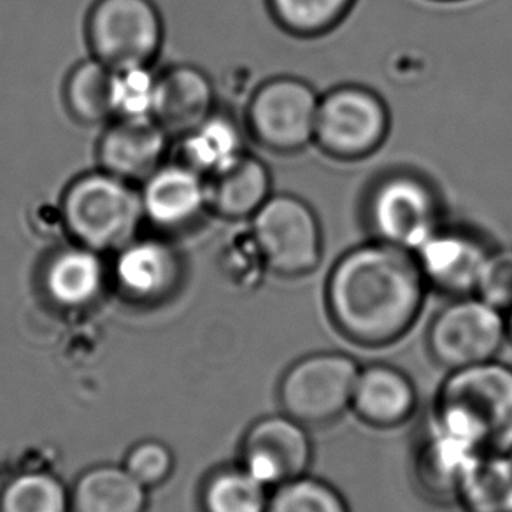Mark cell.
<instances>
[{"label":"cell","mask_w":512,"mask_h":512,"mask_svg":"<svg viewBox=\"0 0 512 512\" xmlns=\"http://www.w3.org/2000/svg\"><path fill=\"white\" fill-rule=\"evenodd\" d=\"M267 512H351V509L334 484L304 474L274 488Z\"/></svg>","instance_id":"obj_26"},{"label":"cell","mask_w":512,"mask_h":512,"mask_svg":"<svg viewBox=\"0 0 512 512\" xmlns=\"http://www.w3.org/2000/svg\"><path fill=\"white\" fill-rule=\"evenodd\" d=\"M174 462L171 451L164 444L155 441H146L137 444L127 456L125 470L136 481L146 486H157L164 483L171 474Z\"/></svg>","instance_id":"obj_31"},{"label":"cell","mask_w":512,"mask_h":512,"mask_svg":"<svg viewBox=\"0 0 512 512\" xmlns=\"http://www.w3.org/2000/svg\"><path fill=\"white\" fill-rule=\"evenodd\" d=\"M435 427L481 453L512 455V367L490 360L449 370L435 397Z\"/></svg>","instance_id":"obj_2"},{"label":"cell","mask_w":512,"mask_h":512,"mask_svg":"<svg viewBox=\"0 0 512 512\" xmlns=\"http://www.w3.org/2000/svg\"><path fill=\"white\" fill-rule=\"evenodd\" d=\"M144 218L162 228L188 227L209 207L207 179L183 162L162 164L141 190Z\"/></svg>","instance_id":"obj_14"},{"label":"cell","mask_w":512,"mask_h":512,"mask_svg":"<svg viewBox=\"0 0 512 512\" xmlns=\"http://www.w3.org/2000/svg\"><path fill=\"white\" fill-rule=\"evenodd\" d=\"M206 512H267V486L248 470L228 469L207 483Z\"/></svg>","instance_id":"obj_27"},{"label":"cell","mask_w":512,"mask_h":512,"mask_svg":"<svg viewBox=\"0 0 512 512\" xmlns=\"http://www.w3.org/2000/svg\"><path fill=\"white\" fill-rule=\"evenodd\" d=\"M60 214L72 239L97 253L118 251L132 241L144 218L141 192L106 171L76 179L65 192Z\"/></svg>","instance_id":"obj_4"},{"label":"cell","mask_w":512,"mask_h":512,"mask_svg":"<svg viewBox=\"0 0 512 512\" xmlns=\"http://www.w3.org/2000/svg\"><path fill=\"white\" fill-rule=\"evenodd\" d=\"M435 2H458V0H435Z\"/></svg>","instance_id":"obj_33"},{"label":"cell","mask_w":512,"mask_h":512,"mask_svg":"<svg viewBox=\"0 0 512 512\" xmlns=\"http://www.w3.org/2000/svg\"><path fill=\"white\" fill-rule=\"evenodd\" d=\"M479 453L434 425L414 456V479L421 493L435 502H455L458 484Z\"/></svg>","instance_id":"obj_18"},{"label":"cell","mask_w":512,"mask_h":512,"mask_svg":"<svg viewBox=\"0 0 512 512\" xmlns=\"http://www.w3.org/2000/svg\"><path fill=\"white\" fill-rule=\"evenodd\" d=\"M476 295L497 307L502 313L512 309V249L497 248L491 251L479 279Z\"/></svg>","instance_id":"obj_30"},{"label":"cell","mask_w":512,"mask_h":512,"mask_svg":"<svg viewBox=\"0 0 512 512\" xmlns=\"http://www.w3.org/2000/svg\"><path fill=\"white\" fill-rule=\"evenodd\" d=\"M111 81L113 69L97 58L76 65L65 83L69 111L83 123H102L114 118Z\"/></svg>","instance_id":"obj_25"},{"label":"cell","mask_w":512,"mask_h":512,"mask_svg":"<svg viewBox=\"0 0 512 512\" xmlns=\"http://www.w3.org/2000/svg\"><path fill=\"white\" fill-rule=\"evenodd\" d=\"M246 155L239 123L223 113H211L197 127L181 136L179 162L209 179L227 171Z\"/></svg>","instance_id":"obj_20"},{"label":"cell","mask_w":512,"mask_h":512,"mask_svg":"<svg viewBox=\"0 0 512 512\" xmlns=\"http://www.w3.org/2000/svg\"><path fill=\"white\" fill-rule=\"evenodd\" d=\"M356 0H267L274 22L290 36L314 39L337 29Z\"/></svg>","instance_id":"obj_24"},{"label":"cell","mask_w":512,"mask_h":512,"mask_svg":"<svg viewBox=\"0 0 512 512\" xmlns=\"http://www.w3.org/2000/svg\"><path fill=\"white\" fill-rule=\"evenodd\" d=\"M362 221L369 239L414 251L448 221L446 202L427 174L388 169L363 193Z\"/></svg>","instance_id":"obj_3"},{"label":"cell","mask_w":512,"mask_h":512,"mask_svg":"<svg viewBox=\"0 0 512 512\" xmlns=\"http://www.w3.org/2000/svg\"><path fill=\"white\" fill-rule=\"evenodd\" d=\"M214 88L206 72L176 65L157 76L153 120L167 134L185 136L213 113Z\"/></svg>","instance_id":"obj_16"},{"label":"cell","mask_w":512,"mask_h":512,"mask_svg":"<svg viewBox=\"0 0 512 512\" xmlns=\"http://www.w3.org/2000/svg\"><path fill=\"white\" fill-rule=\"evenodd\" d=\"M72 505L76 512H143L146 488L118 467H97L79 479Z\"/></svg>","instance_id":"obj_23"},{"label":"cell","mask_w":512,"mask_h":512,"mask_svg":"<svg viewBox=\"0 0 512 512\" xmlns=\"http://www.w3.org/2000/svg\"><path fill=\"white\" fill-rule=\"evenodd\" d=\"M505 337L512 344V309L505 313Z\"/></svg>","instance_id":"obj_32"},{"label":"cell","mask_w":512,"mask_h":512,"mask_svg":"<svg viewBox=\"0 0 512 512\" xmlns=\"http://www.w3.org/2000/svg\"><path fill=\"white\" fill-rule=\"evenodd\" d=\"M157 93V76L150 67L113 69L111 104L116 120H146L153 118Z\"/></svg>","instance_id":"obj_29"},{"label":"cell","mask_w":512,"mask_h":512,"mask_svg":"<svg viewBox=\"0 0 512 512\" xmlns=\"http://www.w3.org/2000/svg\"><path fill=\"white\" fill-rule=\"evenodd\" d=\"M392 111L381 93L360 83H342L320 93L314 146L335 162H360L383 148Z\"/></svg>","instance_id":"obj_5"},{"label":"cell","mask_w":512,"mask_h":512,"mask_svg":"<svg viewBox=\"0 0 512 512\" xmlns=\"http://www.w3.org/2000/svg\"><path fill=\"white\" fill-rule=\"evenodd\" d=\"M360 369L353 356L341 351L302 356L281 377L278 397L283 413L306 427L334 423L351 409Z\"/></svg>","instance_id":"obj_7"},{"label":"cell","mask_w":512,"mask_h":512,"mask_svg":"<svg viewBox=\"0 0 512 512\" xmlns=\"http://www.w3.org/2000/svg\"><path fill=\"white\" fill-rule=\"evenodd\" d=\"M418 409L413 379L390 363H370L356 377L351 411L372 428L402 427Z\"/></svg>","instance_id":"obj_13"},{"label":"cell","mask_w":512,"mask_h":512,"mask_svg":"<svg viewBox=\"0 0 512 512\" xmlns=\"http://www.w3.org/2000/svg\"><path fill=\"white\" fill-rule=\"evenodd\" d=\"M493 249L490 239L476 228L446 221L413 253L428 292L456 299L476 295Z\"/></svg>","instance_id":"obj_11"},{"label":"cell","mask_w":512,"mask_h":512,"mask_svg":"<svg viewBox=\"0 0 512 512\" xmlns=\"http://www.w3.org/2000/svg\"><path fill=\"white\" fill-rule=\"evenodd\" d=\"M209 207L227 220H251L272 193V176L264 160L246 153L227 171L207 179Z\"/></svg>","instance_id":"obj_19"},{"label":"cell","mask_w":512,"mask_h":512,"mask_svg":"<svg viewBox=\"0 0 512 512\" xmlns=\"http://www.w3.org/2000/svg\"><path fill=\"white\" fill-rule=\"evenodd\" d=\"M505 337V313L479 295L449 299L427 330V349L448 370L495 360Z\"/></svg>","instance_id":"obj_9"},{"label":"cell","mask_w":512,"mask_h":512,"mask_svg":"<svg viewBox=\"0 0 512 512\" xmlns=\"http://www.w3.org/2000/svg\"><path fill=\"white\" fill-rule=\"evenodd\" d=\"M320 92L307 79L283 74L251 93L246 125L251 137L276 155H297L314 144Z\"/></svg>","instance_id":"obj_8"},{"label":"cell","mask_w":512,"mask_h":512,"mask_svg":"<svg viewBox=\"0 0 512 512\" xmlns=\"http://www.w3.org/2000/svg\"><path fill=\"white\" fill-rule=\"evenodd\" d=\"M313 455L306 425L285 413L256 421L242 442V467L267 488L307 474Z\"/></svg>","instance_id":"obj_12"},{"label":"cell","mask_w":512,"mask_h":512,"mask_svg":"<svg viewBox=\"0 0 512 512\" xmlns=\"http://www.w3.org/2000/svg\"><path fill=\"white\" fill-rule=\"evenodd\" d=\"M69 497L57 477L30 472L13 479L0 497V512H67Z\"/></svg>","instance_id":"obj_28"},{"label":"cell","mask_w":512,"mask_h":512,"mask_svg":"<svg viewBox=\"0 0 512 512\" xmlns=\"http://www.w3.org/2000/svg\"><path fill=\"white\" fill-rule=\"evenodd\" d=\"M44 285L51 299L65 307L90 304L104 285L100 253L76 244L53 255L44 272Z\"/></svg>","instance_id":"obj_21"},{"label":"cell","mask_w":512,"mask_h":512,"mask_svg":"<svg viewBox=\"0 0 512 512\" xmlns=\"http://www.w3.org/2000/svg\"><path fill=\"white\" fill-rule=\"evenodd\" d=\"M249 223L267 271L297 279L320 267L325 234L320 216L306 199L295 193H272Z\"/></svg>","instance_id":"obj_6"},{"label":"cell","mask_w":512,"mask_h":512,"mask_svg":"<svg viewBox=\"0 0 512 512\" xmlns=\"http://www.w3.org/2000/svg\"><path fill=\"white\" fill-rule=\"evenodd\" d=\"M179 262L176 251L160 239H137L118 249L114 278L121 290L139 300L162 297L176 285Z\"/></svg>","instance_id":"obj_17"},{"label":"cell","mask_w":512,"mask_h":512,"mask_svg":"<svg viewBox=\"0 0 512 512\" xmlns=\"http://www.w3.org/2000/svg\"><path fill=\"white\" fill-rule=\"evenodd\" d=\"M167 136L153 118L116 120L100 139V167L132 185L144 181L164 164Z\"/></svg>","instance_id":"obj_15"},{"label":"cell","mask_w":512,"mask_h":512,"mask_svg":"<svg viewBox=\"0 0 512 512\" xmlns=\"http://www.w3.org/2000/svg\"><path fill=\"white\" fill-rule=\"evenodd\" d=\"M86 30L93 58L114 71L150 67L164 37L162 18L151 0H99Z\"/></svg>","instance_id":"obj_10"},{"label":"cell","mask_w":512,"mask_h":512,"mask_svg":"<svg viewBox=\"0 0 512 512\" xmlns=\"http://www.w3.org/2000/svg\"><path fill=\"white\" fill-rule=\"evenodd\" d=\"M455 502L465 512H512V455L479 453L458 484Z\"/></svg>","instance_id":"obj_22"},{"label":"cell","mask_w":512,"mask_h":512,"mask_svg":"<svg viewBox=\"0 0 512 512\" xmlns=\"http://www.w3.org/2000/svg\"><path fill=\"white\" fill-rule=\"evenodd\" d=\"M427 293L413 251L367 239L346 249L330 267L325 307L346 341L383 348L411 332Z\"/></svg>","instance_id":"obj_1"}]
</instances>
